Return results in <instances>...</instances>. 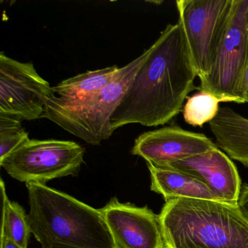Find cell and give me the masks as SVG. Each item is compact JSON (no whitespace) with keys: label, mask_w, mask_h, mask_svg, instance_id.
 Masks as SVG:
<instances>
[{"label":"cell","mask_w":248,"mask_h":248,"mask_svg":"<svg viewBox=\"0 0 248 248\" xmlns=\"http://www.w3.org/2000/svg\"><path fill=\"white\" fill-rule=\"evenodd\" d=\"M85 149L70 140L30 139L0 165L13 178L26 183H46L76 176L84 162Z\"/></svg>","instance_id":"6"},{"label":"cell","mask_w":248,"mask_h":248,"mask_svg":"<svg viewBox=\"0 0 248 248\" xmlns=\"http://www.w3.org/2000/svg\"><path fill=\"white\" fill-rule=\"evenodd\" d=\"M179 18L200 80L210 72L223 43L235 0H178Z\"/></svg>","instance_id":"5"},{"label":"cell","mask_w":248,"mask_h":248,"mask_svg":"<svg viewBox=\"0 0 248 248\" xmlns=\"http://www.w3.org/2000/svg\"><path fill=\"white\" fill-rule=\"evenodd\" d=\"M120 68L117 66L88 71L62 81L53 87L52 101L62 105H73L85 101L105 86Z\"/></svg>","instance_id":"14"},{"label":"cell","mask_w":248,"mask_h":248,"mask_svg":"<svg viewBox=\"0 0 248 248\" xmlns=\"http://www.w3.org/2000/svg\"><path fill=\"white\" fill-rule=\"evenodd\" d=\"M53 87L31 62L23 63L0 54V114L20 120L42 118Z\"/></svg>","instance_id":"8"},{"label":"cell","mask_w":248,"mask_h":248,"mask_svg":"<svg viewBox=\"0 0 248 248\" xmlns=\"http://www.w3.org/2000/svg\"><path fill=\"white\" fill-rule=\"evenodd\" d=\"M209 125L217 147L248 168V119L229 107H220Z\"/></svg>","instance_id":"12"},{"label":"cell","mask_w":248,"mask_h":248,"mask_svg":"<svg viewBox=\"0 0 248 248\" xmlns=\"http://www.w3.org/2000/svg\"><path fill=\"white\" fill-rule=\"evenodd\" d=\"M99 210L115 248H165L159 215L147 206L122 203L114 197Z\"/></svg>","instance_id":"9"},{"label":"cell","mask_w":248,"mask_h":248,"mask_svg":"<svg viewBox=\"0 0 248 248\" xmlns=\"http://www.w3.org/2000/svg\"><path fill=\"white\" fill-rule=\"evenodd\" d=\"M220 102L225 101L211 93L200 90L187 98L182 110L184 121L193 127H202L217 116Z\"/></svg>","instance_id":"16"},{"label":"cell","mask_w":248,"mask_h":248,"mask_svg":"<svg viewBox=\"0 0 248 248\" xmlns=\"http://www.w3.org/2000/svg\"><path fill=\"white\" fill-rule=\"evenodd\" d=\"M149 49L120 68L111 80L96 93L73 105L48 100L42 118H46L91 145H99L114 131L111 119L149 55Z\"/></svg>","instance_id":"4"},{"label":"cell","mask_w":248,"mask_h":248,"mask_svg":"<svg viewBox=\"0 0 248 248\" xmlns=\"http://www.w3.org/2000/svg\"><path fill=\"white\" fill-rule=\"evenodd\" d=\"M21 120L0 114V162L30 140Z\"/></svg>","instance_id":"17"},{"label":"cell","mask_w":248,"mask_h":248,"mask_svg":"<svg viewBox=\"0 0 248 248\" xmlns=\"http://www.w3.org/2000/svg\"><path fill=\"white\" fill-rule=\"evenodd\" d=\"M216 147V143L202 133L170 125L142 133L135 140L131 154L144 159L147 165L165 168Z\"/></svg>","instance_id":"10"},{"label":"cell","mask_w":248,"mask_h":248,"mask_svg":"<svg viewBox=\"0 0 248 248\" xmlns=\"http://www.w3.org/2000/svg\"><path fill=\"white\" fill-rule=\"evenodd\" d=\"M159 217L165 248H248V218L238 203L170 199Z\"/></svg>","instance_id":"3"},{"label":"cell","mask_w":248,"mask_h":248,"mask_svg":"<svg viewBox=\"0 0 248 248\" xmlns=\"http://www.w3.org/2000/svg\"><path fill=\"white\" fill-rule=\"evenodd\" d=\"M1 248H22L8 238L1 237Z\"/></svg>","instance_id":"20"},{"label":"cell","mask_w":248,"mask_h":248,"mask_svg":"<svg viewBox=\"0 0 248 248\" xmlns=\"http://www.w3.org/2000/svg\"><path fill=\"white\" fill-rule=\"evenodd\" d=\"M3 214L1 237L8 238L22 248H28L31 233L28 221V215L16 202L9 200L5 192L3 181H1Z\"/></svg>","instance_id":"15"},{"label":"cell","mask_w":248,"mask_h":248,"mask_svg":"<svg viewBox=\"0 0 248 248\" xmlns=\"http://www.w3.org/2000/svg\"><path fill=\"white\" fill-rule=\"evenodd\" d=\"M242 98L244 103H248V53L242 82Z\"/></svg>","instance_id":"19"},{"label":"cell","mask_w":248,"mask_h":248,"mask_svg":"<svg viewBox=\"0 0 248 248\" xmlns=\"http://www.w3.org/2000/svg\"><path fill=\"white\" fill-rule=\"evenodd\" d=\"M238 205L244 215L248 218V184L242 186Z\"/></svg>","instance_id":"18"},{"label":"cell","mask_w":248,"mask_h":248,"mask_svg":"<svg viewBox=\"0 0 248 248\" xmlns=\"http://www.w3.org/2000/svg\"><path fill=\"white\" fill-rule=\"evenodd\" d=\"M148 168L151 175V190L161 194L165 201L174 198L222 201L202 181L191 174L151 165H148Z\"/></svg>","instance_id":"13"},{"label":"cell","mask_w":248,"mask_h":248,"mask_svg":"<svg viewBox=\"0 0 248 248\" xmlns=\"http://www.w3.org/2000/svg\"><path fill=\"white\" fill-rule=\"evenodd\" d=\"M248 53V0H235L230 23L216 60L200 89L225 102L244 104L242 82Z\"/></svg>","instance_id":"7"},{"label":"cell","mask_w":248,"mask_h":248,"mask_svg":"<svg viewBox=\"0 0 248 248\" xmlns=\"http://www.w3.org/2000/svg\"><path fill=\"white\" fill-rule=\"evenodd\" d=\"M26 186L29 224L41 248H115L100 210L46 184Z\"/></svg>","instance_id":"2"},{"label":"cell","mask_w":248,"mask_h":248,"mask_svg":"<svg viewBox=\"0 0 248 248\" xmlns=\"http://www.w3.org/2000/svg\"><path fill=\"white\" fill-rule=\"evenodd\" d=\"M202 181L222 201L238 203L242 182L231 158L218 147L167 165Z\"/></svg>","instance_id":"11"},{"label":"cell","mask_w":248,"mask_h":248,"mask_svg":"<svg viewBox=\"0 0 248 248\" xmlns=\"http://www.w3.org/2000/svg\"><path fill=\"white\" fill-rule=\"evenodd\" d=\"M111 119L113 131L130 124L147 127L169 123L184 108L198 77L181 22L168 24L149 47Z\"/></svg>","instance_id":"1"}]
</instances>
